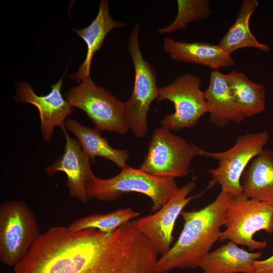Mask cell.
Instances as JSON below:
<instances>
[{"instance_id":"obj_9","label":"cell","mask_w":273,"mask_h":273,"mask_svg":"<svg viewBox=\"0 0 273 273\" xmlns=\"http://www.w3.org/2000/svg\"><path fill=\"white\" fill-rule=\"evenodd\" d=\"M200 148L167 128L159 127L153 133L140 168L159 177H184L188 173L192 159L199 156Z\"/></svg>"},{"instance_id":"obj_7","label":"cell","mask_w":273,"mask_h":273,"mask_svg":"<svg viewBox=\"0 0 273 273\" xmlns=\"http://www.w3.org/2000/svg\"><path fill=\"white\" fill-rule=\"evenodd\" d=\"M140 24L135 23L128 41V49L134 69L132 92L124 102L125 116L134 135L144 138L148 129L147 114L153 101L157 99L159 88L152 66L143 56L139 44Z\"/></svg>"},{"instance_id":"obj_23","label":"cell","mask_w":273,"mask_h":273,"mask_svg":"<svg viewBox=\"0 0 273 273\" xmlns=\"http://www.w3.org/2000/svg\"><path fill=\"white\" fill-rule=\"evenodd\" d=\"M177 13L168 26L158 29L161 34L169 33L185 28L190 23L205 19L212 10L208 0H178Z\"/></svg>"},{"instance_id":"obj_17","label":"cell","mask_w":273,"mask_h":273,"mask_svg":"<svg viewBox=\"0 0 273 273\" xmlns=\"http://www.w3.org/2000/svg\"><path fill=\"white\" fill-rule=\"evenodd\" d=\"M241 184L248 197L273 206L272 150H264L251 161L242 174Z\"/></svg>"},{"instance_id":"obj_6","label":"cell","mask_w":273,"mask_h":273,"mask_svg":"<svg viewBox=\"0 0 273 273\" xmlns=\"http://www.w3.org/2000/svg\"><path fill=\"white\" fill-rule=\"evenodd\" d=\"M269 140L267 131L240 135L233 147L223 152H212L200 149L199 156L218 161V166L208 169L211 175L208 188L219 185L221 191L237 196L243 193L242 174L251 161L263 150Z\"/></svg>"},{"instance_id":"obj_3","label":"cell","mask_w":273,"mask_h":273,"mask_svg":"<svg viewBox=\"0 0 273 273\" xmlns=\"http://www.w3.org/2000/svg\"><path fill=\"white\" fill-rule=\"evenodd\" d=\"M178 189L174 178L155 176L127 165L110 178H99L93 172L87 183L86 195L88 199L113 201L127 193L142 194L151 200L152 213L167 202Z\"/></svg>"},{"instance_id":"obj_4","label":"cell","mask_w":273,"mask_h":273,"mask_svg":"<svg viewBox=\"0 0 273 273\" xmlns=\"http://www.w3.org/2000/svg\"><path fill=\"white\" fill-rule=\"evenodd\" d=\"M219 240H230L247 246L250 251L265 248L266 241L253 239L254 234L264 231L273 233V206L249 198L243 192L234 196L226 211Z\"/></svg>"},{"instance_id":"obj_20","label":"cell","mask_w":273,"mask_h":273,"mask_svg":"<svg viewBox=\"0 0 273 273\" xmlns=\"http://www.w3.org/2000/svg\"><path fill=\"white\" fill-rule=\"evenodd\" d=\"M256 0H244L241 5L236 19L220 40L218 44L228 54L244 48H253L268 52L270 48L260 43L251 32L249 21L258 6Z\"/></svg>"},{"instance_id":"obj_2","label":"cell","mask_w":273,"mask_h":273,"mask_svg":"<svg viewBox=\"0 0 273 273\" xmlns=\"http://www.w3.org/2000/svg\"><path fill=\"white\" fill-rule=\"evenodd\" d=\"M234 196L221 191L210 204L198 210L182 211L183 230L174 244L156 262L155 273L200 267L219 239L226 211Z\"/></svg>"},{"instance_id":"obj_21","label":"cell","mask_w":273,"mask_h":273,"mask_svg":"<svg viewBox=\"0 0 273 273\" xmlns=\"http://www.w3.org/2000/svg\"><path fill=\"white\" fill-rule=\"evenodd\" d=\"M235 101L242 114L249 117L265 108V93L263 85L250 80L243 72L233 70L225 74Z\"/></svg>"},{"instance_id":"obj_14","label":"cell","mask_w":273,"mask_h":273,"mask_svg":"<svg viewBox=\"0 0 273 273\" xmlns=\"http://www.w3.org/2000/svg\"><path fill=\"white\" fill-rule=\"evenodd\" d=\"M163 48L174 60L206 66L213 70L236 64L235 59L218 44L183 42L167 37L164 39Z\"/></svg>"},{"instance_id":"obj_8","label":"cell","mask_w":273,"mask_h":273,"mask_svg":"<svg viewBox=\"0 0 273 273\" xmlns=\"http://www.w3.org/2000/svg\"><path fill=\"white\" fill-rule=\"evenodd\" d=\"M64 97L72 107L83 111L100 131L124 134L129 129L124 102L106 88L97 86L90 78L70 88Z\"/></svg>"},{"instance_id":"obj_5","label":"cell","mask_w":273,"mask_h":273,"mask_svg":"<svg viewBox=\"0 0 273 273\" xmlns=\"http://www.w3.org/2000/svg\"><path fill=\"white\" fill-rule=\"evenodd\" d=\"M36 218L24 202L11 200L0 206V259L15 266L26 255L40 235Z\"/></svg>"},{"instance_id":"obj_16","label":"cell","mask_w":273,"mask_h":273,"mask_svg":"<svg viewBox=\"0 0 273 273\" xmlns=\"http://www.w3.org/2000/svg\"><path fill=\"white\" fill-rule=\"evenodd\" d=\"M108 4L109 1L107 0L100 2L98 13L88 26L83 29L72 28L83 39L87 46V53L84 61L77 71L68 77L77 82L90 78V68L93 56L103 46L108 33L114 28L126 26L125 22H117L113 19L109 14Z\"/></svg>"},{"instance_id":"obj_10","label":"cell","mask_w":273,"mask_h":273,"mask_svg":"<svg viewBox=\"0 0 273 273\" xmlns=\"http://www.w3.org/2000/svg\"><path fill=\"white\" fill-rule=\"evenodd\" d=\"M201 82L199 76L189 73L159 88L157 101L168 100L174 106V112L162 119V126L174 131L190 128L208 113L204 93L200 88Z\"/></svg>"},{"instance_id":"obj_19","label":"cell","mask_w":273,"mask_h":273,"mask_svg":"<svg viewBox=\"0 0 273 273\" xmlns=\"http://www.w3.org/2000/svg\"><path fill=\"white\" fill-rule=\"evenodd\" d=\"M65 127L76 136L90 161H94L96 157H101L113 162L120 168L127 166L128 150L116 149L111 147L96 128L84 126L71 118L66 120Z\"/></svg>"},{"instance_id":"obj_1","label":"cell","mask_w":273,"mask_h":273,"mask_svg":"<svg viewBox=\"0 0 273 273\" xmlns=\"http://www.w3.org/2000/svg\"><path fill=\"white\" fill-rule=\"evenodd\" d=\"M159 253L129 222L111 233L52 226L39 236L14 273H155Z\"/></svg>"},{"instance_id":"obj_22","label":"cell","mask_w":273,"mask_h":273,"mask_svg":"<svg viewBox=\"0 0 273 273\" xmlns=\"http://www.w3.org/2000/svg\"><path fill=\"white\" fill-rule=\"evenodd\" d=\"M141 212L131 207L119 209L105 213H94L78 218L68 227L72 231L95 229L106 233H111L121 226L139 217Z\"/></svg>"},{"instance_id":"obj_11","label":"cell","mask_w":273,"mask_h":273,"mask_svg":"<svg viewBox=\"0 0 273 273\" xmlns=\"http://www.w3.org/2000/svg\"><path fill=\"white\" fill-rule=\"evenodd\" d=\"M196 184L191 181L178 189L175 194L155 213L129 222L146 236L159 254H165L171 247L175 223L184 208L200 195L188 197Z\"/></svg>"},{"instance_id":"obj_18","label":"cell","mask_w":273,"mask_h":273,"mask_svg":"<svg viewBox=\"0 0 273 273\" xmlns=\"http://www.w3.org/2000/svg\"><path fill=\"white\" fill-rule=\"evenodd\" d=\"M261 252H250L230 241L209 252L200 267L204 273H254V263Z\"/></svg>"},{"instance_id":"obj_15","label":"cell","mask_w":273,"mask_h":273,"mask_svg":"<svg viewBox=\"0 0 273 273\" xmlns=\"http://www.w3.org/2000/svg\"><path fill=\"white\" fill-rule=\"evenodd\" d=\"M204 93L209 120L215 126H224L230 121L240 124L245 120L235 101L225 74L212 71L208 86Z\"/></svg>"},{"instance_id":"obj_24","label":"cell","mask_w":273,"mask_h":273,"mask_svg":"<svg viewBox=\"0 0 273 273\" xmlns=\"http://www.w3.org/2000/svg\"><path fill=\"white\" fill-rule=\"evenodd\" d=\"M254 273H273V255L264 260L254 263Z\"/></svg>"},{"instance_id":"obj_12","label":"cell","mask_w":273,"mask_h":273,"mask_svg":"<svg viewBox=\"0 0 273 273\" xmlns=\"http://www.w3.org/2000/svg\"><path fill=\"white\" fill-rule=\"evenodd\" d=\"M65 72L55 84L51 85V92L46 95L38 96L26 82H19L16 84L17 96L15 100L19 103H28L35 106L38 110L40 127L44 141L51 143L54 128L59 126L65 128L67 117L72 113V108L61 93Z\"/></svg>"},{"instance_id":"obj_13","label":"cell","mask_w":273,"mask_h":273,"mask_svg":"<svg viewBox=\"0 0 273 273\" xmlns=\"http://www.w3.org/2000/svg\"><path fill=\"white\" fill-rule=\"evenodd\" d=\"M62 131L66 140L63 153L45 168V171L48 175L58 171L64 172L67 176L66 185L70 195L86 203L88 199L86 195L87 183L93 173L89 164L90 159L79 142L68 135L66 128Z\"/></svg>"}]
</instances>
